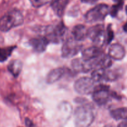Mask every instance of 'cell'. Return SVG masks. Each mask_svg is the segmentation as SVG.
I'll use <instances>...</instances> for the list:
<instances>
[{"instance_id":"d6986e66","label":"cell","mask_w":127,"mask_h":127,"mask_svg":"<svg viewBox=\"0 0 127 127\" xmlns=\"http://www.w3.org/2000/svg\"><path fill=\"white\" fill-rule=\"evenodd\" d=\"M105 69H94L92 73V79L95 83L100 82L104 81V74Z\"/></svg>"},{"instance_id":"9a60e30c","label":"cell","mask_w":127,"mask_h":127,"mask_svg":"<svg viewBox=\"0 0 127 127\" xmlns=\"http://www.w3.org/2000/svg\"><path fill=\"white\" fill-rule=\"evenodd\" d=\"M22 67H23V64L21 60H14L9 63L7 66V69L14 77L17 78L21 73Z\"/></svg>"},{"instance_id":"ac0fdd59","label":"cell","mask_w":127,"mask_h":127,"mask_svg":"<svg viewBox=\"0 0 127 127\" xmlns=\"http://www.w3.org/2000/svg\"><path fill=\"white\" fill-rule=\"evenodd\" d=\"M16 47H9L6 48H0V62H3L7 60V58L11 55Z\"/></svg>"},{"instance_id":"4316f807","label":"cell","mask_w":127,"mask_h":127,"mask_svg":"<svg viewBox=\"0 0 127 127\" xmlns=\"http://www.w3.org/2000/svg\"><path fill=\"white\" fill-rule=\"evenodd\" d=\"M124 30L125 32H127V22L125 24V25L124 26Z\"/></svg>"},{"instance_id":"cb8c5ba5","label":"cell","mask_w":127,"mask_h":127,"mask_svg":"<svg viewBox=\"0 0 127 127\" xmlns=\"http://www.w3.org/2000/svg\"><path fill=\"white\" fill-rule=\"evenodd\" d=\"M25 124L27 127H36V125L33 124V122L29 118H26L25 119Z\"/></svg>"},{"instance_id":"f546056e","label":"cell","mask_w":127,"mask_h":127,"mask_svg":"<svg viewBox=\"0 0 127 127\" xmlns=\"http://www.w3.org/2000/svg\"><path fill=\"white\" fill-rule=\"evenodd\" d=\"M126 11H127V6L126 7Z\"/></svg>"},{"instance_id":"277c9868","label":"cell","mask_w":127,"mask_h":127,"mask_svg":"<svg viewBox=\"0 0 127 127\" xmlns=\"http://www.w3.org/2000/svg\"><path fill=\"white\" fill-rule=\"evenodd\" d=\"M109 7L105 4H100L86 12L84 18L89 23H95L104 21L109 13Z\"/></svg>"},{"instance_id":"5bb4252c","label":"cell","mask_w":127,"mask_h":127,"mask_svg":"<svg viewBox=\"0 0 127 127\" xmlns=\"http://www.w3.org/2000/svg\"><path fill=\"white\" fill-rule=\"evenodd\" d=\"M69 1V0H54L52 1L51 7L58 17H62L64 15Z\"/></svg>"},{"instance_id":"f1b7e54d","label":"cell","mask_w":127,"mask_h":127,"mask_svg":"<svg viewBox=\"0 0 127 127\" xmlns=\"http://www.w3.org/2000/svg\"><path fill=\"white\" fill-rule=\"evenodd\" d=\"M115 1H117V2H120V1H124V0H115Z\"/></svg>"},{"instance_id":"5b68a950","label":"cell","mask_w":127,"mask_h":127,"mask_svg":"<svg viewBox=\"0 0 127 127\" xmlns=\"http://www.w3.org/2000/svg\"><path fill=\"white\" fill-rule=\"evenodd\" d=\"M88 37L93 41L95 46L100 48L107 43L106 31L102 24L95 25L88 29Z\"/></svg>"},{"instance_id":"ffe728a7","label":"cell","mask_w":127,"mask_h":127,"mask_svg":"<svg viewBox=\"0 0 127 127\" xmlns=\"http://www.w3.org/2000/svg\"><path fill=\"white\" fill-rule=\"evenodd\" d=\"M71 66L73 70L77 73L83 72L84 73V62L83 60L76 58L72 60Z\"/></svg>"},{"instance_id":"4dcf8cb0","label":"cell","mask_w":127,"mask_h":127,"mask_svg":"<svg viewBox=\"0 0 127 127\" xmlns=\"http://www.w3.org/2000/svg\"></svg>"},{"instance_id":"2e32d148","label":"cell","mask_w":127,"mask_h":127,"mask_svg":"<svg viewBox=\"0 0 127 127\" xmlns=\"http://www.w3.org/2000/svg\"><path fill=\"white\" fill-rule=\"evenodd\" d=\"M110 115L116 120H127V107H121L110 111Z\"/></svg>"},{"instance_id":"e0dca14e","label":"cell","mask_w":127,"mask_h":127,"mask_svg":"<svg viewBox=\"0 0 127 127\" xmlns=\"http://www.w3.org/2000/svg\"><path fill=\"white\" fill-rule=\"evenodd\" d=\"M120 75V72L119 70H106L104 74V81H114L119 78Z\"/></svg>"},{"instance_id":"7402d4cb","label":"cell","mask_w":127,"mask_h":127,"mask_svg":"<svg viewBox=\"0 0 127 127\" xmlns=\"http://www.w3.org/2000/svg\"><path fill=\"white\" fill-rule=\"evenodd\" d=\"M53 1V0H30V2L33 7H40Z\"/></svg>"},{"instance_id":"d4e9b609","label":"cell","mask_w":127,"mask_h":127,"mask_svg":"<svg viewBox=\"0 0 127 127\" xmlns=\"http://www.w3.org/2000/svg\"><path fill=\"white\" fill-rule=\"evenodd\" d=\"M117 127H127V120H125L119 124Z\"/></svg>"},{"instance_id":"7c38bea8","label":"cell","mask_w":127,"mask_h":127,"mask_svg":"<svg viewBox=\"0 0 127 127\" xmlns=\"http://www.w3.org/2000/svg\"><path fill=\"white\" fill-rule=\"evenodd\" d=\"M69 70L68 69V68H63V67L53 69L47 74V79H46L47 83L48 84H53V83H56L60 79H62L63 76Z\"/></svg>"},{"instance_id":"8992f818","label":"cell","mask_w":127,"mask_h":127,"mask_svg":"<svg viewBox=\"0 0 127 127\" xmlns=\"http://www.w3.org/2000/svg\"><path fill=\"white\" fill-rule=\"evenodd\" d=\"M110 87L105 84L95 86L93 94V99L99 105L106 104L112 97L113 93L109 90Z\"/></svg>"},{"instance_id":"7a4b0ae2","label":"cell","mask_w":127,"mask_h":127,"mask_svg":"<svg viewBox=\"0 0 127 127\" xmlns=\"http://www.w3.org/2000/svg\"><path fill=\"white\" fill-rule=\"evenodd\" d=\"M24 22V17L20 11L12 9L0 18V31L7 32L14 27L21 26Z\"/></svg>"},{"instance_id":"6da1fadb","label":"cell","mask_w":127,"mask_h":127,"mask_svg":"<svg viewBox=\"0 0 127 127\" xmlns=\"http://www.w3.org/2000/svg\"><path fill=\"white\" fill-rule=\"evenodd\" d=\"M78 99V98H77ZM81 105L74 111V123L76 127H89L95 118V109L90 103L83 98H78V102Z\"/></svg>"},{"instance_id":"4fadbf2b","label":"cell","mask_w":127,"mask_h":127,"mask_svg":"<svg viewBox=\"0 0 127 127\" xmlns=\"http://www.w3.org/2000/svg\"><path fill=\"white\" fill-rule=\"evenodd\" d=\"M71 32L73 38L77 42L84 40L88 37V29L84 25H76L73 27Z\"/></svg>"},{"instance_id":"30bf717a","label":"cell","mask_w":127,"mask_h":127,"mask_svg":"<svg viewBox=\"0 0 127 127\" xmlns=\"http://www.w3.org/2000/svg\"><path fill=\"white\" fill-rule=\"evenodd\" d=\"M103 53L104 52L100 47L93 46L84 50L82 52V60L84 62L93 60L100 57Z\"/></svg>"},{"instance_id":"52a82bcc","label":"cell","mask_w":127,"mask_h":127,"mask_svg":"<svg viewBox=\"0 0 127 127\" xmlns=\"http://www.w3.org/2000/svg\"><path fill=\"white\" fill-rule=\"evenodd\" d=\"M95 82L93 79L87 76L81 77L74 83V90L81 95H88L92 94L94 91Z\"/></svg>"},{"instance_id":"ba28073f","label":"cell","mask_w":127,"mask_h":127,"mask_svg":"<svg viewBox=\"0 0 127 127\" xmlns=\"http://www.w3.org/2000/svg\"><path fill=\"white\" fill-rule=\"evenodd\" d=\"M83 45L73 38H68L62 46V57L65 58H72L79 53Z\"/></svg>"},{"instance_id":"3957f363","label":"cell","mask_w":127,"mask_h":127,"mask_svg":"<svg viewBox=\"0 0 127 127\" xmlns=\"http://www.w3.org/2000/svg\"><path fill=\"white\" fill-rule=\"evenodd\" d=\"M66 27L63 22H60L55 26H49L43 27V31L48 42L51 43H58L64 40Z\"/></svg>"},{"instance_id":"603a6c76","label":"cell","mask_w":127,"mask_h":127,"mask_svg":"<svg viewBox=\"0 0 127 127\" xmlns=\"http://www.w3.org/2000/svg\"><path fill=\"white\" fill-rule=\"evenodd\" d=\"M114 37V31L112 29L111 25H109L107 27L106 31V38H107V44H109L112 41Z\"/></svg>"},{"instance_id":"44dd1931","label":"cell","mask_w":127,"mask_h":127,"mask_svg":"<svg viewBox=\"0 0 127 127\" xmlns=\"http://www.w3.org/2000/svg\"><path fill=\"white\" fill-rule=\"evenodd\" d=\"M123 5H124V1H120L118 2L117 4L112 6L111 8L109 9V13L112 17H114L117 15L119 11L122 8Z\"/></svg>"},{"instance_id":"9c48e42d","label":"cell","mask_w":127,"mask_h":127,"mask_svg":"<svg viewBox=\"0 0 127 127\" xmlns=\"http://www.w3.org/2000/svg\"><path fill=\"white\" fill-rule=\"evenodd\" d=\"M29 42L33 50L37 53H42L45 52L49 43V42L45 36H39L31 38Z\"/></svg>"},{"instance_id":"484cf974","label":"cell","mask_w":127,"mask_h":127,"mask_svg":"<svg viewBox=\"0 0 127 127\" xmlns=\"http://www.w3.org/2000/svg\"><path fill=\"white\" fill-rule=\"evenodd\" d=\"M97 0H82V1L86 3H89V4H94L95 3Z\"/></svg>"},{"instance_id":"83f0119b","label":"cell","mask_w":127,"mask_h":127,"mask_svg":"<svg viewBox=\"0 0 127 127\" xmlns=\"http://www.w3.org/2000/svg\"><path fill=\"white\" fill-rule=\"evenodd\" d=\"M104 127H112L111 125H105V126Z\"/></svg>"},{"instance_id":"8fae6325","label":"cell","mask_w":127,"mask_h":127,"mask_svg":"<svg viewBox=\"0 0 127 127\" xmlns=\"http://www.w3.org/2000/svg\"><path fill=\"white\" fill-rule=\"evenodd\" d=\"M108 55L111 59L117 61L122 60L125 56V50L122 45L114 43L109 48Z\"/></svg>"}]
</instances>
